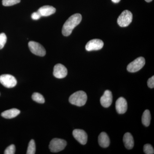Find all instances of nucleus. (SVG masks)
Listing matches in <instances>:
<instances>
[{"mask_svg": "<svg viewBox=\"0 0 154 154\" xmlns=\"http://www.w3.org/2000/svg\"><path fill=\"white\" fill-rule=\"evenodd\" d=\"M82 20V16L80 14L72 15L64 23L62 28V33L64 36H69L71 34L75 27L79 25Z\"/></svg>", "mask_w": 154, "mask_h": 154, "instance_id": "obj_1", "label": "nucleus"}, {"mask_svg": "<svg viewBox=\"0 0 154 154\" xmlns=\"http://www.w3.org/2000/svg\"><path fill=\"white\" fill-rule=\"evenodd\" d=\"M88 96L85 92L83 91H79L70 96L69 102L72 105L81 107L85 105Z\"/></svg>", "mask_w": 154, "mask_h": 154, "instance_id": "obj_2", "label": "nucleus"}, {"mask_svg": "<svg viewBox=\"0 0 154 154\" xmlns=\"http://www.w3.org/2000/svg\"><path fill=\"white\" fill-rule=\"evenodd\" d=\"M66 141L63 139L59 138H54L50 143L49 147L51 152H58L61 151L66 147Z\"/></svg>", "mask_w": 154, "mask_h": 154, "instance_id": "obj_3", "label": "nucleus"}, {"mask_svg": "<svg viewBox=\"0 0 154 154\" xmlns=\"http://www.w3.org/2000/svg\"><path fill=\"white\" fill-rule=\"evenodd\" d=\"M132 13L129 11H123L117 19V23L121 27H126L131 24L132 21Z\"/></svg>", "mask_w": 154, "mask_h": 154, "instance_id": "obj_4", "label": "nucleus"}, {"mask_svg": "<svg viewBox=\"0 0 154 154\" xmlns=\"http://www.w3.org/2000/svg\"><path fill=\"white\" fill-rule=\"evenodd\" d=\"M145 64V60L143 57H138L128 65L127 70L130 72H135L142 68Z\"/></svg>", "mask_w": 154, "mask_h": 154, "instance_id": "obj_5", "label": "nucleus"}, {"mask_svg": "<svg viewBox=\"0 0 154 154\" xmlns=\"http://www.w3.org/2000/svg\"><path fill=\"white\" fill-rule=\"evenodd\" d=\"M28 47L30 51L35 55L43 57L46 54V51L44 48L36 42H29Z\"/></svg>", "mask_w": 154, "mask_h": 154, "instance_id": "obj_6", "label": "nucleus"}, {"mask_svg": "<svg viewBox=\"0 0 154 154\" xmlns=\"http://www.w3.org/2000/svg\"><path fill=\"white\" fill-rule=\"evenodd\" d=\"M0 83L7 88H13L17 84L16 78L11 75L5 74L0 76Z\"/></svg>", "mask_w": 154, "mask_h": 154, "instance_id": "obj_7", "label": "nucleus"}, {"mask_svg": "<svg viewBox=\"0 0 154 154\" xmlns=\"http://www.w3.org/2000/svg\"><path fill=\"white\" fill-rule=\"evenodd\" d=\"M104 46V42L99 39H94L88 42L86 45V49L88 51L99 50Z\"/></svg>", "mask_w": 154, "mask_h": 154, "instance_id": "obj_8", "label": "nucleus"}, {"mask_svg": "<svg viewBox=\"0 0 154 154\" xmlns=\"http://www.w3.org/2000/svg\"><path fill=\"white\" fill-rule=\"evenodd\" d=\"M73 136L79 143L85 145L88 141V134L85 131L82 129H75L73 131Z\"/></svg>", "mask_w": 154, "mask_h": 154, "instance_id": "obj_9", "label": "nucleus"}, {"mask_svg": "<svg viewBox=\"0 0 154 154\" xmlns=\"http://www.w3.org/2000/svg\"><path fill=\"white\" fill-rule=\"evenodd\" d=\"M67 69L63 65L59 63L54 68L53 75L57 79H63L67 75Z\"/></svg>", "mask_w": 154, "mask_h": 154, "instance_id": "obj_10", "label": "nucleus"}, {"mask_svg": "<svg viewBox=\"0 0 154 154\" xmlns=\"http://www.w3.org/2000/svg\"><path fill=\"white\" fill-rule=\"evenodd\" d=\"M113 101V96L111 91L106 90L100 99V103L103 107H110Z\"/></svg>", "mask_w": 154, "mask_h": 154, "instance_id": "obj_11", "label": "nucleus"}, {"mask_svg": "<svg viewBox=\"0 0 154 154\" xmlns=\"http://www.w3.org/2000/svg\"><path fill=\"white\" fill-rule=\"evenodd\" d=\"M116 108L117 113L124 114L126 112L128 108L127 102L123 97H120L116 102Z\"/></svg>", "mask_w": 154, "mask_h": 154, "instance_id": "obj_12", "label": "nucleus"}, {"mask_svg": "<svg viewBox=\"0 0 154 154\" xmlns=\"http://www.w3.org/2000/svg\"><path fill=\"white\" fill-rule=\"evenodd\" d=\"M38 12L41 17H48L55 13L56 9L52 6H44L38 9Z\"/></svg>", "mask_w": 154, "mask_h": 154, "instance_id": "obj_13", "label": "nucleus"}, {"mask_svg": "<svg viewBox=\"0 0 154 154\" xmlns=\"http://www.w3.org/2000/svg\"><path fill=\"white\" fill-rule=\"evenodd\" d=\"M125 146L128 149H131L134 146V140L131 134L126 133L124 134L123 138Z\"/></svg>", "mask_w": 154, "mask_h": 154, "instance_id": "obj_14", "label": "nucleus"}, {"mask_svg": "<svg viewBox=\"0 0 154 154\" xmlns=\"http://www.w3.org/2000/svg\"><path fill=\"white\" fill-rule=\"evenodd\" d=\"M98 141L99 145L102 147L107 148L110 145V139L106 133L102 132L99 134Z\"/></svg>", "mask_w": 154, "mask_h": 154, "instance_id": "obj_15", "label": "nucleus"}, {"mask_svg": "<svg viewBox=\"0 0 154 154\" xmlns=\"http://www.w3.org/2000/svg\"><path fill=\"white\" fill-rule=\"evenodd\" d=\"M20 111L17 108H13L4 111L1 115L4 118L6 119H12L15 118L19 115Z\"/></svg>", "mask_w": 154, "mask_h": 154, "instance_id": "obj_16", "label": "nucleus"}, {"mask_svg": "<svg viewBox=\"0 0 154 154\" xmlns=\"http://www.w3.org/2000/svg\"><path fill=\"white\" fill-rule=\"evenodd\" d=\"M151 119V116L149 110H145L142 117V122L143 124L145 126H149L150 124Z\"/></svg>", "mask_w": 154, "mask_h": 154, "instance_id": "obj_17", "label": "nucleus"}, {"mask_svg": "<svg viewBox=\"0 0 154 154\" xmlns=\"http://www.w3.org/2000/svg\"><path fill=\"white\" fill-rule=\"evenodd\" d=\"M32 98L33 101L40 104H43L45 102L43 96L38 93H34L32 95Z\"/></svg>", "mask_w": 154, "mask_h": 154, "instance_id": "obj_18", "label": "nucleus"}, {"mask_svg": "<svg viewBox=\"0 0 154 154\" xmlns=\"http://www.w3.org/2000/svg\"><path fill=\"white\" fill-rule=\"evenodd\" d=\"M36 152V145L33 140H31L29 144H28V149H27V154H34Z\"/></svg>", "mask_w": 154, "mask_h": 154, "instance_id": "obj_19", "label": "nucleus"}, {"mask_svg": "<svg viewBox=\"0 0 154 154\" xmlns=\"http://www.w3.org/2000/svg\"><path fill=\"white\" fill-rule=\"evenodd\" d=\"M20 2L21 0H2V4L4 6L8 7L18 4Z\"/></svg>", "mask_w": 154, "mask_h": 154, "instance_id": "obj_20", "label": "nucleus"}, {"mask_svg": "<svg viewBox=\"0 0 154 154\" xmlns=\"http://www.w3.org/2000/svg\"><path fill=\"white\" fill-rule=\"evenodd\" d=\"M143 151L146 154H153L154 150L153 148L151 145L149 144H147L145 145L143 147Z\"/></svg>", "mask_w": 154, "mask_h": 154, "instance_id": "obj_21", "label": "nucleus"}, {"mask_svg": "<svg viewBox=\"0 0 154 154\" xmlns=\"http://www.w3.org/2000/svg\"><path fill=\"white\" fill-rule=\"evenodd\" d=\"M7 37L5 33L0 34V49H2L7 42Z\"/></svg>", "mask_w": 154, "mask_h": 154, "instance_id": "obj_22", "label": "nucleus"}, {"mask_svg": "<svg viewBox=\"0 0 154 154\" xmlns=\"http://www.w3.org/2000/svg\"><path fill=\"white\" fill-rule=\"evenodd\" d=\"M16 151V147L14 144L9 146L5 150L4 153L5 154H14Z\"/></svg>", "mask_w": 154, "mask_h": 154, "instance_id": "obj_23", "label": "nucleus"}, {"mask_svg": "<svg viewBox=\"0 0 154 154\" xmlns=\"http://www.w3.org/2000/svg\"><path fill=\"white\" fill-rule=\"evenodd\" d=\"M148 86L150 88H154V76H153L149 79L147 82Z\"/></svg>", "mask_w": 154, "mask_h": 154, "instance_id": "obj_24", "label": "nucleus"}, {"mask_svg": "<svg viewBox=\"0 0 154 154\" xmlns=\"http://www.w3.org/2000/svg\"><path fill=\"white\" fill-rule=\"evenodd\" d=\"M41 17V15L38 13V11H37V12H34V13H33L32 15H31V18H32V19H33V20H38V19H40Z\"/></svg>", "mask_w": 154, "mask_h": 154, "instance_id": "obj_25", "label": "nucleus"}, {"mask_svg": "<svg viewBox=\"0 0 154 154\" xmlns=\"http://www.w3.org/2000/svg\"><path fill=\"white\" fill-rule=\"evenodd\" d=\"M114 3H118L120 2V0H111Z\"/></svg>", "mask_w": 154, "mask_h": 154, "instance_id": "obj_26", "label": "nucleus"}, {"mask_svg": "<svg viewBox=\"0 0 154 154\" xmlns=\"http://www.w3.org/2000/svg\"><path fill=\"white\" fill-rule=\"evenodd\" d=\"M146 2H151L152 0H145Z\"/></svg>", "mask_w": 154, "mask_h": 154, "instance_id": "obj_27", "label": "nucleus"}]
</instances>
